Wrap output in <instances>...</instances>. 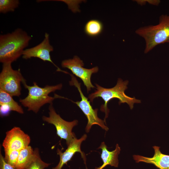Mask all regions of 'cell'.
I'll list each match as a JSON object with an SVG mask.
<instances>
[{"label": "cell", "instance_id": "obj_16", "mask_svg": "<svg viewBox=\"0 0 169 169\" xmlns=\"http://www.w3.org/2000/svg\"><path fill=\"white\" fill-rule=\"evenodd\" d=\"M5 104L10 108L11 111L23 114L24 111L22 107L13 99L12 96L0 89V105Z\"/></svg>", "mask_w": 169, "mask_h": 169}, {"label": "cell", "instance_id": "obj_18", "mask_svg": "<svg viewBox=\"0 0 169 169\" xmlns=\"http://www.w3.org/2000/svg\"><path fill=\"white\" fill-rule=\"evenodd\" d=\"M20 4L18 0H0V12L6 13L14 12Z\"/></svg>", "mask_w": 169, "mask_h": 169}, {"label": "cell", "instance_id": "obj_11", "mask_svg": "<svg viewBox=\"0 0 169 169\" xmlns=\"http://www.w3.org/2000/svg\"><path fill=\"white\" fill-rule=\"evenodd\" d=\"M87 137V135L84 134L79 139L75 137L67 146V149L64 152L58 148L57 153L59 156V161L57 165L52 169H62L64 165L70 161L75 154L77 152L81 154V157L86 165V158L85 154L81 151L80 146L82 142L86 140Z\"/></svg>", "mask_w": 169, "mask_h": 169}, {"label": "cell", "instance_id": "obj_19", "mask_svg": "<svg viewBox=\"0 0 169 169\" xmlns=\"http://www.w3.org/2000/svg\"><path fill=\"white\" fill-rule=\"evenodd\" d=\"M4 151L5 160L15 168L20 151L8 150H4Z\"/></svg>", "mask_w": 169, "mask_h": 169}, {"label": "cell", "instance_id": "obj_21", "mask_svg": "<svg viewBox=\"0 0 169 169\" xmlns=\"http://www.w3.org/2000/svg\"><path fill=\"white\" fill-rule=\"evenodd\" d=\"M0 114L2 116H7L11 111L10 107L7 105L3 104L0 105Z\"/></svg>", "mask_w": 169, "mask_h": 169}, {"label": "cell", "instance_id": "obj_1", "mask_svg": "<svg viewBox=\"0 0 169 169\" xmlns=\"http://www.w3.org/2000/svg\"><path fill=\"white\" fill-rule=\"evenodd\" d=\"M31 37L21 28L0 35V62L3 64L16 61L28 45Z\"/></svg>", "mask_w": 169, "mask_h": 169}, {"label": "cell", "instance_id": "obj_23", "mask_svg": "<svg viewBox=\"0 0 169 169\" xmlns=\"http://www.w3.org/2000/svg\"><path fill=\"white\" fill-rule=\"evenodd\" d=\"M133 1L136 2L138 4L141 6L144 5L147 3L146 0H135Z\"/></svg>", "mask_w": 169, "mask_h": 169}, {"label": "cell", "instance_id": "obj_15", "mask_svg": "<svg viewBox=\"0 0 169 169\" xmlns=\"http://www.w3.org/2000/svg\"><path fill=\"white\" fill-rule=\"evenodd\" d=\"M103 29L102 23L100 20L92 19L88 21L84 27L85 33L88 36L95 37L99 35Z\"/></svg>", "mask_w": 169, "mask_h": 169}, {"label": "cell", "instance_id": "obj_20", "mask_svg": "<svg viewBox=\"0 0 169 169\" xmlns=\"http://www.w3.org/2000/svg\"><path fill=\"white\" fill-rule=\"evenodd\" d=\"M0 169H15L13 166L5 161L1 150L0 151Z\"/></svg>", "mask_w": 169, "mask_h": 169}, {"label": "cell", "instance_id": "obj_12", "mask_svg": "<svg viewBox=\"0 0 169 169\" xmlns=\"http://www.w3.org/2000/svg\"><path fill=\"white\" fill-rule=\"evenodd\" d=\"M154 154L151 157L134 155L133 159L136 163L142 162L154 165L159 169H169V155L162 153L160 147L154 146Z\"/></svg>", "mask_w": 169, "mask_h": 169}, {"label": "cell", "instance_id": "obj_13", "mask_svg": "<svg viewBox=\"0 0 169 169\" xmlns=\"http://www.w3.org/2000/svg\"><path fill=\"white\" fill-rule=\"evenodd\" d=\"M98 148L101 149L100 157L103 161V164L95 169H103L109 165L115 167H118L119 162L118 156L120 153V148L118 144L116 145L115 150L109 151L104 142H102Z\"/></svg>", "mask_w": 169, "mask_h": 169}, {"label": "cell", "instance_id": "obj_4", "mask_svg": "<svg viewBox=\"0 0 169 169\" xmlns=\"http://www.w3.org/2000/svg\"><path fill=\"white\" fill-rule=\"evenodd\" d=\"M32 86L28 85L26 82L23 84L28 90V95L24 98L20 99L19 102L24 107L28 108V111H32L37 113L40 108L46 104H52L55 98H63L64 97L55 94L54 97L49 96V94L56 90H60L62 84H59L54 85H47L41 87L36 83L34 82Z\"/></svg>", "mask_w": 169, "mask_h": 169}, {"label": "cell", "instance_id": "obj_9", "mask_svg": "<svg viewBox=\"0 0 169 169\" xmlns=\"http://www.w3.org/2000/svg\"><path fill=\"white\" fill-rule=\"evenodd\" d=\"M49 34L46 33L43 41L38 45L29 49H25L23 51L22 57L27 59L32 57L38 58L44 61L49 62L57 68V71L65 74L69 73L62 70L53 62L51 58L50 53L53 51V47L50 44Z\"/></svg>", "mask_w": 169, "mask_h": 169}, {"label": "cell", "instance_id": "obj_10", "mask_svg": "<svg viewBox=\"0 0 169 169\" xmlns=\"http://www.w3.org/2000/svg\"><path fill=\"white\" fill-rule=\"evenodd\" d=\"M30 138L19 127H14L6 132L2 146L4 150L20 151L29 146Z\"/></svg>", "mask_w": 169, "mask_h": 169}, {"label": "cell", "instance_id": "obj_5", "mask_svg": "<svg viewBox=\"0 0 169 169\" xmlns=\"http://www.w3.org/2000/svg\"><path fill=\"white\" fill-rule=\"evenodd\" d=\"M11 63L3 64L0 74V89L12 96L21 94V83L26 82L19 69H13Z\"/></svg>", "mask_w": 169, "mask_h": 169}, {"label": "cell", "instance_id": "obj_17", "mask_svg": "<svg viewBox=\"0 0 169 169\" xmlns=\"http://www.w3.org/2000/svg\"><path fill=\"white\" fill-rule=\"evenodd\" d=\"M50 164L43 161L41 159L38 148L34 149V156L31 162L27 169H44Z\"/></svg>", "mask_w": 169, "mask_h": 169}, {"label": "cell", "instance_id": "obj_3", "mask_svg": "<svg viewBox=\"0 0 169 169\" xmlns=\"http://www.w3.org/2000/svg\"><path fill=\"white\" fill-rule=\"evenodd\" d=\"M135 32L145 40V54L150 51L157 45L169 43V15H161L159 17L158 24L140 27Z\"/></svg>", "mask_w": 169, "mask_h": 169}, {"label": "cell", "instance_id": "obj_22", "mask_svg": "<svg viewBox=\"0 0 169 169\" xmlns=\"http://www.w3.org/2000/svg\"><path fill=\"white\" fill-rule=\"evenodd\" d=\"M146 3H148L149 4L155 5L158 6L161 2V1L159 0H146Z\"/></svg>", "mask_w": 169, "mask_h": 169}, {"label": "cell", "instance_id": "obj_6", "mask_svg": "<svg viewBox=\"0 0 169 169\" xmlns=\"http://www.w3.org/2000/svg\"><path fill=\"white\" fill-rule=\"evenodd\" d=\"M71 76V80L69 81L70 85L75 86L78 90L81 98L79 101L74 102L80 108L87 117L88 122L85 128V131L88 133L92 126L97 125L102 129L107 131L109 128L106 126L104 120L99 118L97 115L98 109H94L90 104L88 98L83 94L80 87V83H79L76 77L72 74H69Z\"/></svg>", "mask_w": 169, "mask_h": 169}, {"label": "cell", "instance_id": "obj_2", "mask_svg": "<svg viewBox=\"0 0 169 169\" xmlns=\"http://www.w3.org/2000/svg\"><path fill=\"white\" fill-rule=\"evenodd\" d=\"M128 84V80L123 81L121 79L119 78L116 85L110 88H104L97 84H95L96 90L89 95L88 98L91 102H93L95 98L98 97H101L104 101V104L101 105L100 110L105 113L104 120L105 123H106L105 120L107 118L109 112L107 104L111 100L114 98L118 99L119 105L121 103H126L131 110L133 109L134 103L141 102V100L136 99L135 97H130L125 94V90L128 88L127 85Z\"/></svg>", "mask_w": 169, "mask_h": 169}, {"label": "cell", "instance_id": "obj_14", "mask_svg": "<svg viewBox=\"0 0 169 169\" xmlns=\"http://www.w3.org/2000/svg\"><path fill=\"white\" fill-rule=\"evenodd\" d=\"M34 156V150L30 146L19 151L15 169H27Z\"/></svg>", "mask_w": 169, "mask_h": 169}, {"label": "cell", "instance_id": "obj_7", "mask_svg": "<svg viewBox=\"0 0 169 169\" xmlns=\"http://www.w3.org/2000/svg\"><path fill=\"white\" fill-rule=\"evenodd\" d=\"M49 109V116H43L42 120L55 126L57 135L61 139L66 141V145L68 146L76 137L74 133L72 132V130L77 125L78 120H75L69 122L64 120L56 113L52 104L50 105Z\"/></svg>", "mask_w": 169, "mask_h": 169}, {"label": "cell", "instance_id": "obj_8", "mask_svg": "<svg viewBox=\"0 0 169 169\" xmlns=\"http://www.w3.org/2000/svg\"><path fill=\"white\" fill-rule=\"evenodd\" d=\"M61 66L63 68L69 69L74 74L82 80L86 87L88 93L91 88H95L91 83V77L93 74L96 73L98 71L99 68L97 66L90 69L84 68L83 61L77 56H74L72 59L63 60L61 63Z\"/></svg>", "mask_w": 169, "mask_h": 169}]
</instances>
